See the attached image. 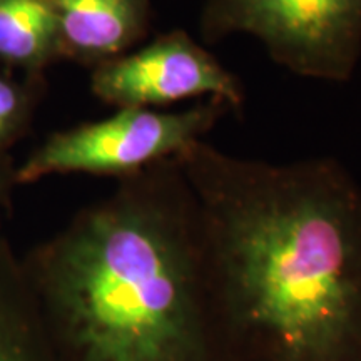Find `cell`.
Segmentation results:
<instances>
[{
  "mask_svg": "<svg viewBox=\"0 0 361 361\" xmlns=\"http://www.w3.org/2000/svg\"><path fill=\"white\" fill-rule=\"evenodd\" d=\"M22 273L52 361H229L178 156L80 211Z\"/></svg>",
  "mask_w": 361,
  "mask_h": 361,
  "instance_id": "obj_2",
  "label": "cell"
},
{
  "mask_svg": "<svg viewBox=\"0 0 361 361\" xmlns=\"http://www.w3.org/2000/svg\"><path fill=\"white\" fill-rule=\"evenodd\" d=\"M204 42L245 34L300 78L348 82L361 61V0H204Z\"/></svg>",
  "mask_w": 361,
  "mask_h": 361,
  "instance_id": "obj_3",
  "label": "cell"
},
{
  "mask_svg": "<svg viewBox=\"0 0 361 361\" xmlns=\"http://www.w3.org/2000/svg\"><path fill=\"white\" fill-rule=\"evenodd\" d=\"M0 361H52L22 263L0 239Z\"/></svg>",
  "mask_w": 361,
  "mask_h": 361,
  "instance_id": "obj_7",
  "label": "cell"
},
{
  "mask_svg": "<svg viewBox=\"0 0 361 361\" xmlns=\"http://www.w3.org/2000/svg\"><path fill=\"white\" fill-rule=\"evenodd\" d=\"M0 196H2V186H0Z\"/></svg>",
  "mask_w": 361,
  "mask_h": 361,
  "instance_id": "obj_10",
  "label": "cell"
},
{
  "mask_svg": "<svg viewBox=\"0 0 361 361\" xmlns=\"http://www.w3.org/2000/svg\"><path fill=\"white\" fill-rule=\"evenodd\" d=\"M59 56L94 67L128 54L146 37L151 0H49Z\"/></svg>",
  "mask_w": 361,
  "mask_h": 361,
  "instance_id": "obj_6",
  "label": "cell"
},
{
  "mask_svg": "<svg viewBox=\"0 0 361 361\" xmlns=\"http://www.w3.org/2000/svg\"><path fill=\"white\" fill-rule=\"evenodd\" d=\"M201 211L229 361H361V184L200 141L178 156Z\"/></svg>",
  "mask_w": 361,
  "mask_h": 361,
  "instance_id": "obj_1",
  "label": "cell"
},
{
  "mask_svg": "<svg viewBox=\"0 0 361 361\" xmlns=\"http://www.w3.org/2000/svg\"><path fill=\"white\" fill-rule=\"evenodd\" d=\"M22 111H24V99L20 90L11 80L0 78V142L16 129Z\"/></svg>",
  "mask_w": 361,
  "mask_h": 361,
  "instance_id": "obj_9",
  "label": "cell"
},
{
  "mask_svg": "<svg viewBox=\"0 0 361 361\" xmlns=\"http://www.w3.org/2000/svg\"><path fill=\"white\" fill-rule=\"evenodd\" d=\"M94 96L117 109H156L189 99H218L241 114L246 90L234 72L183 29L94 67Z\"/></svg>",
  "mask_w": 361,
  "mask_h": 361,
  "instance_id": "obj_5",
  "label": "cell"
},
{
  "mask_svg": "<svg viewBox=\"0 0 361 361\" xmlns=\"http://www.w3.org/2000/svg\"><path fill=\"white\" fill-rule=\"evenodd\" d=\"M56 56L57 27L49 0H0V59L40 67Z\"/></svg>",
  "mask_w": 361,
  "mask_h": 361,
  "instance_id": "obj_8",
  "label": "cell"
},
{
  "mask_svg": "<svg viewBox=\"0 0 361 361\" xmlns=\"http://www.w3.org/2000/svg\"><path fill=\"white\" fill-rule=\"evenodd\" d=\"M229 114L231 109L218 99L171 112L117 109L107 119L51 135L22 166L19 179L29 183L49 174L72 173L130 178L204 141V135Z\"/></svg>",
  "mask_w": 361,
  "mask_h": 361,
  "instance_id": "obj_4",
  "label": "cell"
}]
</instances>
